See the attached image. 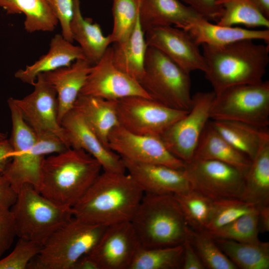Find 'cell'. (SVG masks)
I'll list each match as a JSON object with an SVG mask.
<instances>
[{"label":"cell","instance_id":"cell-16","mask_svg":"<svg viewBox=\"0 0 269 269\" xmlns=\"http://www.w3.org/2000/svg\"><path fill=\"white\" fill-rule=\"evenodd\" d=\"M148 47L160 51L182 69L190 73L207 69L204 56L190 34L172 25L151 29L144 33Z\"/></svg>","mask_w":269,"mask_h":269},{"label":"cell","instance_id":"cell-43","mask_svg":"<svg viewBox=\"0 0 269 269\" xmlns=\"http://www.w3.org/2000/svg\"><path fill=\"white\" fill-rule=\"evenodd\" d=\"M17 192L5 176L0 173V210H9L14 204Z\"/></svg>","mask_w":269,"mask_h":269},{"label":"cell","instance_id":"cell-2","mask_svg":"<svg viewBox=\"0 0 269 269\" xmlns=\"http://www.w3.org/2000/svg\"><path fill=\"white\" fill-rule=\"evenodd\" d=\"M102 169L92 155L82 149L70 147L45 157L37 190L56 204L72 209Z\"/></svg>","mask_w":269,"mask_h":269},{"label":"cell","instance_id":"cell-10","mask_svg":"<svg viewBox=\"0 0 269 269\" xmlns=\"http://www.w3.org/2000/svg\"><path fill=\"white\" fill-rule=\"evenodd\" d=\"M189 111L168 107L153 99L131 96L117 101L119 125L141 135L159 136Z\"/></svg>","mask_w":269,"mask_h":269},{"label":"cell","instance_id":"cell-44","mask_svg":"<svg viewBox=\"0 0 269 269\" xmlns=\"http://www.w3.org/2000/svg\"><path fill=\"white\" fill-rule=\"evenodd\" d=\"M183 258L182 269H204L205 267L199 256L187 239L182 244Z\"/></svg>","mask_w":269,"mask_h":269},{"label":"cell","instance_id":"cell-47","mask_svg":"<svg viewBox=\"0 0 269 269\" xmlns=\"http://www.w3.org/2000/svg\"><path fill=\"white\" fill-rule=\"evenodd\" d=\"M72 269H99L97 264L87 254L78 260Z\"/></svg>","mask_w":269,"mask_h":269},{"label":"cell","instance_id":"cell-14","mask_svg":"<svg viewBox=\"0 0 269 269\" xmlns=\"http://www.w3.org/2000/svg\"><path fill=\"white\" fill-rule=\"evenodd\" d=\"M79 95L115 101L131 96L152 99L139 82L114 65L111 46L92 66Z\"/></svg>","mask_w":269,"mask_h":269},{"label":"cell","instance_id":"cell-46","mask_svg":"<svg viewBox=\"0 0 269 269\" xmlns=\"http://www.w3.org/2000/svg\"><path fill=\"white\" fill-rule=\"evenodd\" d=\"M260 232L269 231V205L259 207Z\"/></svg>","mask_w":269,"mask_h":269},{"label":"cell","instance_id":"cell-28","mask_svg":"<svg viewBox=\"0 0 269 269\" xmlns=\"http://www.w3.org/2000/svg\"><path fill=\"white\" fill-rule=\"evenodd\" d=\"M112 58L114 65L120 70L139 82L144 67L148 46L139 17L128 38L121 43H113Z\"/></svg>","mask_w":269,"mask_h":269},{"label":"cell","instance_id":"cell-40","mask_svg":"<svg viewBox=\"0 0 269 269\" xmlns=\"http://www.w3.org/2000/svg\"><path fill=\"white\" fill-rule=\"evenodd\" d=\"M60 23L61 34L67 40L73 42L70 22L73 15V0H46Z\"/></svg>","mask_w":269,"mask_h":269},{"label":"cell","instance_id":"cell-17","mask_svg":"<svg viewBox=\"0 0 269 269\" xmlns=\"http://www.w3.org/2000/svg\"><path fill=\"white\" fill-rule=\"evenodd\" d=\"M140 247L131 221L123 222L108 226L87 255L99 269H129Z\"/></svg>","mask_w":269,"mask_h":269},{"label":"cell","instance_id":"cell-19","mask_svg":"<svg viewBox=\"0 0 269 269\" xmlns=\"http://www.w3.org/2000/svg\"><path fill=\"white\" fill-rule=\"evenodd\" d=\"M122 160L126 171L144 193L174 195L191 189L190 183L184 169L125 159Z\"/></svg>","mask_w":269,"mask_h":269},{"label":"cell","instance_id":"cell-21","mask_svg":"<svg viewBox=\"0 0 269 269\" xmlns=\"http://www.w3.org/2000/svg\"><path fill=\"white\" fill-rule=\"evenodd\" d=\"M201 17L192 8L179 0H139V22L144 33L169 25L183 29Z\"/></svg>","mask_w":269,"mask_h":269},{"label":"cell","instance_id":"cell-11","mask_svg":"<svg viewBox=\"0 0 269 269\" xmlns=\"http://www.w3.org/2000/svg\"><path fill=\"white\" fill-rule=\"evenodd\" d=\"M215 96L213 91L193 95L188 113L160 135L169 151L185 163L193 159L201 135L209 121Z\"/></svg>","mask_w":269,"mask_h":269},{"label":"cell","instance_id":"cell-31","mask_svg":"<svg viewBox=\"0 0 269 269\" xmlns=\"http://www.w3.org/2000/svg\"><path fill=\"white\" fill-rule=\"evenodd\" d=\"M211 122L231 145L251 160L258 151L262 136L269 131L268 128H260L234 121L212 120Z\"/></svg>","mask_w":269,"mask_h":269},{"label":"cell","instance_id":"cell-12","mask_svg":"<svg viewBox=\"0 0 269 269\" xmlns=\"http://www.w3.org/2000/svg\"><path fill=\"white\" fill-rule=\"evenodd\" d=\"M183 169L191 189L211 199H241L244 174L237 168L216 160L192 159Z\"/></svg>","mask_w":269,"mask_h":269},{"label":"cell","instance_id":"cell-1","mask_svg":"<svg viewBox=\"0 0 269 269\" xmlns=\"http://www.w3.org/2000/svg\"><path fill=\"white\" fill-rule=\"evenodd\" d=\"M143 194L128 173L103 170L72 208L73 216L107 226L131 221Z\"/></svg>","mask_w":269,"mask_h":269},{"label":"cell","instance_id":"cell-6","mask_svg":"<svg viewBox=\"0 0 269 269\" xmlns=\"http://www.w3.org/2000/svg\"><path fill=\"white\" fill-rule=\"evenodd\" d=\"M10 210L16 236L41 246L73 216L71 208L53 202L29 184H24L19 189Z\"/></svg>","mask_w":269,"mask_h":269},{"label":"cell","instance_id":"cell-30","mask_svg":"<svg viewBox=\"0 0 269 269\" xmlns=\"http://www.w3.org/2000/svg\"><path fill=\"white\" fill-rule=\"evenodd\" d=\"M213 238L220 249L237 269H269V242L242 243Z\"/></svg>","mask_w":269,"mask_h":269},{"label":"cell","instance_id":"cell-49","mask_svg":"<svg viewBox=\"0 0 269 269\" xmlns=\"http://www.w3.org/2000/svg\"><path fill=\"white\" fill-rule=\"evenodd\" d=\"M6 138H7L6 134L0 131V140Z\"/></svg>","mask_w":269,"mask_h":269},{"label":"cell","instance_id":"cell-41","mask_svg":"<svg viewBox=\"0 0 269 269\" xmlns=\"http://www.w3.org/2000/svg\"><path fill=\"white\" fill-rule=\"evenodd\" d=\"M16 236L15 223L9 210H0V259Z\"/></svg>","mask_w":269,"mask_h":269},{"label":"cell","instance_id":"cell-26","mask_svg":"<svg viewBox=\"0 0 269 269\" xmlns=\"http://www.w3.org/2000/svg\"><path fill=\"white\" fill-rule=\"evenodd\" d=\"M73 11L70 30L86 58L92 64L97 63L111 44L110 37L105 36L100 26L89 18L83 16L80 0H73Z\"/></svg>","mask_w":269,"mask_h":269},{"label":"cell","instance_id":"cell-25","mask_svg":"<svg viewBox=\"0 0 269 269\" xmlns=\"http://www.w3.org/2000/svg\"><path fill=\"white\" fill-rule=\"evenodd\" d=\"M192 159L213 160L229 164L243 172L248 170L251 160L235 148L209 121L201 135Z\"/></svg>","mask_w":269,"mask_h":269},{"label":"cell","instance_id":"cell-27","mask_svg":"<svg viewBox=\"0 0 269 269\" xmlns=\"http://www.w3.org/2000/svg\"><path fill=\"white\" fill-rule=\"evenodd\" d=\"M73 108L80 113L103 143L108 147L109 135L119 125L117 101L79 95Z\"/></svg>","mask_w":269,"mask_h":269},{"label":"cell","instance_id":"cell-9","mask_svg":"<svg viewBox=\"0 0 269 269\" xmlns=\"http://www.w3.org/2000/svg\"><path fill=\"white\" fill-rule=\"evenodd\" d=\"M9 111L12 129L9 140L13 148L12 158L2 174L17 192L26 184L37 189L46 156L34 146L36 135L18 109L12 106Z\"/></svg>","mask_w":269,"mask_h":269},{"label":"cell","instance_id":"cell-20","mask_svg":"<svg viewBox=\"0 0 269 269\" xmlns=\"http://www.w3.org/2000/svg\"><path fill=\"white\" fill-rule=\"evenodd\" d=\"M93 65L87 59H79L68 67L42 74L56 92L60 124L63 117L73 109Z\"/></svg>","mask_w":269,"mask_h":269},{"label":"cell","instance_id":"cell-42","mask_svg":"<svg viewBox=\"0 0 269 269\" xmlns=\"http://www.w3.org/2000/svg\"><path fill=\"white\" fill-rule=\"evenodd\" d=\"M197 13L208 21L219 20L222 14L221 8L216 4V0H182Z\"/></svg>","mask_w":269,"mask_h":269},{"label":"cell","instance_id":"cell-37","mask_svg":"<svg viewBox=\"0 0 269 269\" xmlns=\"http://www.w3.org/2000/svg\"><path fill=\"white\" fill-rule=\"evenodd\" d=\"M111 44L121 43L131 35L139 17V0H113Z\"/></svg>","mask_w":269,"mask_h":269},{"label":"cell","instance_id":"cell-23","mask_svg":"<svg viewBox=\"0 0 269 269\" xmlns=\"http://www.w3.org/2000/svg\"><path fill=\"white\" fill-rule=\"evenodd\" d=\"M187 31L199 45L220 47L243 40H263L269 43V30H254L240 27L222 26L201 17L189 23Z\"/></svg>","mask_w":269,"mask_h":269},{"label":"cell","instance_id":"cell-13","mask_svg":"<svg viewBox=\"0 0 269 269\" xmlns=\"http://www.w3.org/2000/svg\"><path fill=\"white\" fill-rule=\"evenodd\" d=\"M32 92L21 99L12 98L22 117L36 135L51 133L68 146L64 131L58 119V100L54 88L39 74Z\"/></svg>","mask_w":269,"mask_h":269},{"label":"cell","instance_id":"cell-5","mask_svg":"<svg viewBox=\"0 0 269 269\" xmlns=\"http://www.w3.org/2000/svg\"><path fill=\"white\" fill-rule=\"evenodd\" d=\"M107 227L73 216L48 238L27 269H72L95 247Z\"/></svg>","mask_w":269,"mask_h":269},{"label":"cell","instance_id":"cell-4","mask_svg":"<svg viewBox=\"0 0 269 269\" xmlns=\"http://www.w3.org/2000/svg\"><path fill=\"white\" fill-rule=\"evenodd\" d=\"M131 222L146 248L181 245L191 230L172 194L144 193Z\"/></svg>","mask_w":269,"mask_h":269},{"label":"cell","instance_id":"cell-35","mask_svg":"<svg viewBox=\"0 0 269 269\" xmlns=\"http://www.w3.org/2000/svg\"><path fill=\"white\" fill-rule=\"evenodd\" d=\"M187 240L199 256L205 269H237L207 232H197L191 229Z\"/></svg>","mask_w":269,"mask_h":269},{"label":"cell","instance_id":"cell-29","mask_svg":"<svg viewBox=\"0 0 269 269\" xmlns=\"http://www.w3.org/2000/svg\"><path fill=\"white\" fill-rule=\"evenodd\" d=\"M7 14L22 13L24 28L29 33L53 31L58 21L46 0H0Z\"/></svg>","mask_w":269,"mask_h":269},{"label":"cell","instance_id":"cell-8","mask_svg":"<svg viewBox=\"0 0 269 269\" xmlns=\"http://www.w3.org/2000/svg\"><path fill=\"white\" fill-rule=\"evenodd\" d=\"M209 116L213 121H234L268 128L269 81L233 86L215 94Z\"/></svg>","mask_w":269,"mask_h":269},{"label":"cell","instance_id":"cell-32","mask_svg":"<svg viewBox=\"0 0 269 269\" xmlns=\"http://www.w3.org/2000/svg\"><path fill=\"white\" fill-rule=\"evenodd\" d=\"M215 3L222 9L221 15L216 22L218 25L240 24L269 29V19L260 12L252 0H216Z\"/></svg>","mask_w":269,"mask_h":269},{"label":"cell","instance_id":"cell-24","mask_svg":"<svg viewBox=\"0 0 269 269\" xmlns=\"http://www.w3.org/2000/svg\"><path fill=\"white\" fill-rule=\"evenodd\" d=\"M241 199L258 207L269 205V131L262 136L258 151L244 175Z\"/></svg>","mask_w":269,"mask_h":269},{"label":"cell","instance_id":"cell-34","mask_svg":"<svg viewBox=\"0 0 269 269\" xmlns=\"http://www.w3.org/2000/svg\"><path fill=\"white\" fill-rule=\"evenodd\" d=\"M173 196L189 227L195 231H206L213 200L192 189Z\"/></svg>","mask_w":269,"mask_h":269},{"label":"cell","instance_id":"cell-15","mask_svg":"<svg viewBox=\"0 0 269 269\" xmlns=\"http://www.w3.org/2000/svg\"><path fill=\"white\" fill-rule=\"evenodd\" d=\"M108 144L122 159L179 169H183L186 165L169 151L159 136L136 134L120 125L109 134Z\"/></svg>","mask_w":269,"mask_h":269},{"label":"cell","instance_id":"cell-36","mask_svg":"<svg viewBox=\"0 0 269 269\" xmlns=\"http://www.w3.org/2000/svg\"><path fill=\"white\" fill-rule=\"evenodd\" d=\"M259 213L258 207L214 231L207 232L214 238L242 243H259L261 241L258 237Z\"/></svg>","mask_w":269,"mask_h":269},{"label":"cell","instance_id":"cell-39","mask_svg":"<svg viewBox=\"0 0 269 269\" xmlns=\"http://www.w3.org/2000/svg\"><path fill=\"white\" fill-rule=\"evenodd\" d=\"M42 246L36 242L19 238L12 252L0 259V269H25L39 253Z\"/></svg>","mask_w":269,"mask_h":269},{"label":"cell","instance_id":"cell-22","mask_svg":"<svg viewBox=\"0 0 269 269\" xmlns=\"http://www.w3.org/2000/svg\"><path fill=\"white\" fill-rule=\"evenodd\" d=\"M47 53L24 69L18 70L14 76L21 82L33 85L42 73L68 67L79 59H86L82 49L66 39L61 34L51 39Z\"/></svg>","mask_w":269,"mask_h":269},{"label":"cell","instance_id":"cell-48","mask_svg":"<svg viewBox=\"0 0 269 269\" xmlns=\"http://www.w3.org/2000/svg\"><path fill=\"white\" fill-rule=\"evenodd\" d=\"M260 12L269 19V0H252Z\"/></svg>","mask_w":269,"mask_h":269},{"label":"cell","instance_id":"cell-18","mask_svg":"<svg viewBox=\"0 0 269 269\" xmlns=\"http://www.w3.org/2000/svg\"><path fill=\"white\" fill-rule=\"evenodd\" d=\"M60 124L69 147L82 149L92 155L104 171L126 172L122 158L103 143L77 110L73 108L68 112Z\"/></svg>","mask_w":269,"mask_h":269},{"label":"cell","instance_id":"cell-38","mask_svg":"<svg viewBox=\"0 0 269 269\" xmlns=\"http://www.w3.org/2000/svg\"><path fill=\"white\" fill-rule=\"evenodd\" d=\"M258 208L256 205L239 198L213 200L211 214L206 231H214Z\"/></svg>","mask_w":269,"mask_h":269},{"label":"cell","instance_id":"cell-33","mask_svg":"<svg viewBox=\"0 0 269 269\" xmlns=\"http://www.w3.org/2000/svg\"><path fill=\"white\" fill-rule=\"evenodd\" d=\"M183 245L146 248L140 247L136 253L129 269H182Z\"/></svg>","mask_w":269,"mask_h":269},{"label":"cell","instance_id":"cell-7","mask_svg":"<svg viewBox=\"0 0 269 269\" xmlns=\"http://www.w3.org/2000/svg\"><path fill=\"white\" fill-rule=\"evenodd\" d=\"M139 82L154 100L173 109H190V73L154 48L147 47L144 73Z\"/></svg>","mask_w":269,"mask_h":269},{"label":"cell","instance_id":"cell-45","mask_svg":"<svg viewBox=\"0 0 269 269\" xmlns=\"http://www.w3.org/2000/svg\"><path fill=\"white\" fill-rule=\"evenodd\" d=\"M13 148L9 139L0 140V173H3L12 158Z\"/></svg>","mask_w":269,"mask_h":269},{"label":"cell","instance_id":"cell-3","mask_svg":"<svg viewBox=\"0 0 269 269\" xmlns=\"http://www.w3.org/2000/svg\"><path fill=\"white\" fill-rule=\"evenodd\" d=\"M201 45L207 67L205 78L215 94L233 86L263 81L269 63V44L243 40L220 47Z\"/></svg>","mask_w":269,"mask_h":269}]
</instances>
